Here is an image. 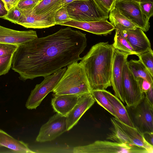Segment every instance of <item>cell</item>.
Listing matches in <instances>:
<instances>
[{
  "label": "cell",
  "instance_id": "13",
  "mask_svg": "<svg viewBox=\"0 0 153 153\" xmlns=\"http://www.w3.org/2000/svg\"><path fill=\"white\" fill-rule=\"evenodd\" d=\"M77 28L98 35L111 34L115 27L107 19L91 22H79L71 20L61 24Z\"/></svg>",
  "mask_w": 153,
  "mask_h": 153
},
{
  "label": "cell",
  "instance_id": "41",
  "mask_svg": "<svg viewBox=\"0 0 153 153\" xmlns=\"http://www.w3.org/2000/svg\"><path fill=\"white\" fill-rule=\"evenodd\" d=\"M37 0V1H38L39 2H40V1H42V0Z\"/></svg>",
  "mask_w": 153,
  "mask_h": 153
},
{
  "label": "cell",
  "instance_id": "23",
  "mask_svg": "<svg viewBox=\"0 0 153 153\" xmlns=\"http://www.w3.org/2000/svg\"><path fill=\"white\" fill-rule=\"evenodd\" d=\"M127 64L135 79H137L139 77H141L147 80L151 84L153 83V77L140 60H127Z\"/></svg>",
  "mask_w": 153,
  "mask_h": 153
},
{
  "label": "cell",
  "instance_id": "37",
  "mask_svg": "<svg viewBox=\"0 0 153 153\" xmlns=\"http://www.w3.org/2000/svg\"><path fill=\"white\" fill-rule=\"evenodd\" d=\"M5 4L2 0H0V17L3 18L7 13Z\"/></svg>",
  "mask_w": 153,
  "mask_h": 153
},
{
  "label": "cell",
  "instance_id": "4",
  "mask_svg": "<svg viewBox=\"0 0 153 153\" xmlns=\"http://www.w3.org/2000/svg\"><path fill=\"white\" fill-rule=\"evenodd\" d=\"M71 20L91 22L107 19L109 13L97 0H85L72 2L66 5Z\"/></svg>",
  "mask_w": 153,
  "mask_h": 153
},
{
  "label": "cell",
  "instance_id": "20",
  "mask_svg": "<svg viewBox=\"0 0 153 153\" xmlns=\"http://www.w3.org/2000/svg\"><path fill=\"white\" fill-rule=\"evenodd\" d=\"M5 147L16 152L34 153L28 145L22 141L16 139L0 129V147Z\"/></svg>",
  "mask_w": 153,
  "mask_h": 153
},
{
  "label": "cell",
  "instance_id": "24",
  "mask_svg": "<svg viewBox=\"0 0 153 153\" xmlns=\"http://www.w3.org/2000/svg\"><path fill=\"white\" fill-rule=\"evenodd\" d=\"M108 18L113 25L119 24L126 29H135L138 27L125 17L115 6L110 10Z\"/></svg>",
  "mask_w": 153,
  "mask_h": 153
},
{
  "label": "cell",
  "instance_id": "3",
  "mask_svg": "<svg viewBox=\"0 0 153 153\" xmlns=\"http://www.w3.org/2000/svg\"><path fill=\"white\" fill-rule=\"evenodd\" d=\"M67 68L53 90V94L81 95L91 93L89 82L81 62H74Z\"/></svg>",
  "mask_w": 153,
  "mask_h": 153
},
{
  "label": "cell",
  "instance_id": "27",
  "mask_svg": "<svg viewBox=\"0 0 153 153\" xmlns=\"http://www.w3.org/2000/svg\"><path fill=\"white\" fill-rule=\"evenodd\" d=\"M23 16V11L16 6L9 10L7 14L2 18L12 23L18 24L22 19Z\"/></svg>",
  "mask_w": 153,
  "mask_h": 153
},
{
  "label": "cell",
  "instance_id": "12",
  "mask_svg": "<svg viewBox=\"0 0 153 153\" xmlns=\"http://www.w3.org/2000/svg\"><path fill=\"white\" fill-rule=\"evenodd\" d=\"M128 54L115 49L113 59L111 82L115 96L124 103L122 82V71Z\"/></svg>",
  "mask_w": 153,
  "mask_h": 153
},
{
  "label": "cell",
  "instance_id": "25",
  "mask_svg": "<svg viewBox=\"0 0 153 153\" xmlns=\"http://www.w3.org/2000/svg\"><path fill=\"white\" fill-rule=\"evenodd\" d=\"M91 94L98 104L117 119L112 105L101 90H91Z\"/></svg>",
  "mask_w": 153,
  "mask_h": 153
},
{
  "label": "cell",
  "instance_id": "32",
  "mask_svg": "<svg viewBox=\"0 0 153 153\" xmlns=\"http://www.w3.org/2000/svg\"><path fill=\"white\" fill-rule=\"evenodd\" d=\"M39 2L36 0H20L17 6L21 10L25 11L33 8Z\"/></svg>",
  "mask_w": 153,
  "mask_h": 153
},
{
  "label": "cell",
  "instance_id": "38",
  "mask_svg": "<svg viewBox=\"0 0 153 153\" xmlns=\"http://www.w3.org/2000/svg\"><path fill=\"white\" fill-rule=\"evenodd\" d=\"M143 134L146 141L153 146V132L145 133Z\"/></svg>",
  "mask_w": 153,
  "mask_h": 153
},
{
  "label": "cell",
  "instance_id": "11",
  "mask_svg": "<svg viewBox=\"0 0 153 153\" xmlns=\"http://www.w3.org/2000/svg\"><path fill=\"white\" fill-rule=\"evenodd\" d=\"M115 6L127 18L144 32L148 31L149 20L143 13L138 2L132 0H117Z\"/></svg>",
  "mask_w": 153,
  "mask_h": 153
},
{
  "label": "cell",
  "instance_id": "2",
  "mask_svg": "<svg viewBox=\"0 0 153 153\" xmlns=\"http://www.w3.org/2000/svg\"><path fill=\"white\" fill-rule=\"evenodd\" d=\"M115 48L108 42L93 46L81 58L91 90L105 89L111 86V77Z\"/></svg>",
  "mask_w": 153,
  "mask_h": 153
},
{
  "label": "cell",
  "instance_id": "22",
  "mask_svg": "<svg viewBox=\"0 0 153 153\" xmlns=\"http://www.w3.org/2000/svg\"><path fill=\"white\" fill-rule=\"evenodd\" d=\"M114 26L115 27L116 33L112 45L114 48L127 53L129 55H137V54L134 51L128 41L124 37L119 24H115Z\"/></svg>",
  "mask_w": 153,
  "mask_h": 153
},
{
  "label": "cell",
  "instance_id": "36",
  "mask_svg": "<svg viewBox=\"0 0 153 153\" xmlns=\"http://www.w3.org/2000/svg\"><path fill=\"white\" fill-rule=\"evenodd\" d=\"M4 3L7 10H8L13 7L17 5L20 0H2Z\"/></svg>",
  "mask_w": 153,
  "mask_h": 153
},
{
  "label": "cell",
  "instance_id": "31",
  "mask_svg": "<svg viewBox=\"0 0 153 153\" xmlns=\"http://www.w3.org/2000/svg\"><path fill=\"white\" fill-rule=\"evenodd\" d=\"M18 46L16 45L0 43V56L13 54Z\"/></svg>",
  "mask_w": 153,
  "mask_h": 153
},
{
  "label": "cell",
  "instance_id": "17",
  "mask_svg": "<svg viewBox=\"0 0 153 153\" xmlns=\"http://www.w3.org/2000/svg\"><path fill=\"white\" fill-rule=\"evenodd\" d=\"M33 9L23 11V18L18 24L26 28L34 29L45 28L56 25L54 16L38 15L33 12Z\"/></svg>",
  "mask_w": 153,
  "mask_h": 153
},
{
  "label": "cell",
  "instance_id": "7",
  "mask_svg": "<svg viewBox=\"0 0 153 153\" xmlns=\"http://www.w3.org/2000/svg\"><path fill=\"white\" fill-rule=\"evenodd\" d=\"M74 153H148L145 149L136 146L106 140H97L88 145L76 146Z\"/></svg>",
  "mask_w": 153,
  "mask_h": 153
},
{
  "label": "cell",
  "instance_id": "40",
  "mask_svg": "<svg viewBox=\"0 0 153 153\" xmlns=\"http://www.w3.org/2000/svg\"><path fill=\"white\" fill-rule=\"evenodd\" d=\"M119 0V1L132 0V1H136L138 2H139L141 1V0Z\"/></svg>",
  "mask_w": 153,
  "mask_h": 153
},
{
  "label": "cell",
  "instance_id": "28",
  "mask_svg": "<svg viewBox=\"0 0 153 153\" xmlns=\"http://www.w3.org/2000/svg\"><path fill=\"white\" fill-rule=\"evenodd\" d=\"M54 20L56 25H61L71 20L67 11L66 5L62 7L56 12L54 16Z\"/></svg>",
  "mask_w": 153,
  "mask_h": 153
},
{
  "label": "cell",
  "instance_id": "16",
  "mask_svg": "<svg viewBox=\"0 0 153 153\" xmlns=\"http://www.w3.org/2000/svg\"><path fill=\"white\" fill-rule=\"evenodd\" d=\"M38 37L36 31L33 30L19 31L0 25V43L19 45Z\"/></svg>",
  "mask_w": 153,
  "mask_h": 153
},
{
  "label": "cell",
  "instance_id": "33",
  "mask_svg": "<svg viewBox=\"0 0 153 153\" xmlns=\"http://www.w3.org/2000/svg\"><path fill=\"white\" fill-rule=\"evenodd\" d=\"M108 13L115 4L117 0H97Z\"/></svg>",
  "mask_w": 153,
  "mask_h": 153
},
{
  "label": "cell",
  "instance_id": "18",
  "mask_svg": "<svg viewBox=\"0 0 153 153\" xmlns=\"http://www.w3.org/2000/svg\"><path fill=\"white\" fill-rule=\"evenodd\" d=\"M51 104L55 112L66 117L76 104L79 96L53 94Z\"/></svg>",
  "mask_w": 153,
  "mask_h": 153
},
{
  "label": "cell",
  "instance_id": "29",
  "mask_svg": "<svg viewBox=\"0 0 153 153\" xmlns=\"http://www.w3.org/2000/svg\"><path fill=\"white\" fill-rule=\"evenodd\" d=\"M13 54L0 56V76L8 73L11 67Z\"/></svg>",
  "mask_w": 153,
  "mask_h": 153
},
{
  "label": "cell",
  "instance_id": "34",
  "mask_svg": "<svg viewBox=\"0 0 153 153\" xmlns=\"http://www.w3.org/2000/svg\"><path fill=\"white\" fill-rule=\"evenodd\" d=\"M137 79L143 93L147 91L149 89L151 85L153 84V83L151 84L147 80L141 77H139Z\"/></svg>",
  "mask_w": 153,
  "mask_h": 153
},
{
  "label": "cell",
  "instance_id": "9",
  "mask_svg": "<svg viewBox=\"0 0 153 153\" xmlns=\"http://www.w3.org/2000/svg\"><path fill=\"white\" fill-rule=\"evenodd\" d=\"M66 131V117L56 113L41 126L36 141L40 143L51 141Z\"/></svg>",
  "mask_w": 153,
  "mask_h": 153
},
{
  "label": "cell",
  "instance_id": "21",
  "mask_svg": "<svg viewBox=\"0 0 153 153\" xmlns=\"http://www.w3.org/2000/svg\"><path fill=\"white\" fill-rule=\"evenodd\" d=\"M62 0H42L36 6L33 12L38 15L54 16L56 12L61 8Z\"/></svg>",
  "mask_w": 153,
  "mask_h": 153
},
{
  "label": "cell",
  "instance_id": "39",
  "mask_svg": "<svg viewBox=\"0 0 153 153\" xmlns=\"http://www.w3.org/2000/svg\"><path fill=\"white\" fill-rule=\"evenodd\" d=\"M85 0H62L61 2V8L68 4L74 1Z\"/></svg>",
  "mask_w": 153,
  "mask_h": 153
},
{
  "label": "cell",
  "instance_id": "26",
  "mask_svg": "<svg viewBox=\"0 0 153 153\" xmlns=\"http://www.w3.org/2000/svg\"><path fill=\"white\" fill-rule=\"evenodd\" d=\"M153 77V52L152 49L137 55Z\"/></svg>",
  "mask_w": 153,
  "mask_h": 153
},
{
  "label": "cell",
  "instance_id": "35",
  "mask_svg": "<svg viewBox=\"0 0 153 153\" xmlns=\"http://www.w3.org/2000/svg\"><path fill=\"white\" fill-rule=\"evenodd\" d=\"M144 93L148 101L153 106V84L151 85L149 89Z\"/></svg>",
  "mask_w": 153,
  "mask_h": 153
},
{
  "label": "cell",
  "instance_id": "5",
  "mask_svg": "<svg viewBox=\"0 0 153 153\" xmlns=\"http://www.w3.org/2000/svg\"><path fill=\"white\" fill-rule=\"evenodd\" d=\"M112 127L107 139L113 142L136 146L146 149L148 153H153V146L145 140L143 134L137 129L112 117Z\"/></svg>",
  "mask_w": 153,
  "mask_h": 153
},
{
  "label": "cell",
  "instance_id": "8",
  "mask_svg": "<svg viewBox=\"0 0 153 153\" xmlns=\"http://www.w3.org/2000/svg\"><path fill=\"white\" fill-rule=\"evenodd\" d=\"M64 67L56 72L45 76L43 81L37 84L32 90L25 104L28 109H36L45 97L56 86L66 70Z\"/></svg>",
  "mask_w": 153,
  "mask_h": 153
},
{
  "label": "cell",
  "instance_id": "30",
  "mask_svg": "<svg viewBox=\"0 0 153 153\" xmlns=\"http://www.w3.org/2000/svg\"><path fill=\"white\" fill-rule=\"evenodd\" d=\"M139 3L143 13L149 20L153 15V0H141Z\"/></svg>",
  "mask_w": 153,
  "mask_h": 153
},
{
  "label": "cell",
  "instance_id": "10",
  "mask_svg": "<svg viewBox=\"0 0 153 153\" xmlns=\"http://www.w3.org/2000/svg\"><path fill=\"white\" fill-rule=\"evenodd\" d=\"M127 60L122 71L123 88L125 102L127 105L131 106L137 103L142 99L144 93L141 89L138 81L128 68Z\"/></svg>",
  "mask_w": 153,
  "mask_h": 153
},
{
  "label": "cell",
  "instance_id": "1",
  "mask_svg": "<svg viewBox=\"0 0 153 153\" xmlns=\"http://www.w3.org/2000/svg\"><path fill=\"white\" fill-rule=\"evenodd\" d=\"M87 45L86 34L68 26L19 45L11 68L23 81L45 77L81 60Z\"/></svg>",
  "mask_w": 153,
  "mask_h": 153
},
{
  "label": "cell",
  "instance_id": "14",
  "mask_svg": "<svg viewBox=\"0 0 153 153\" xmlns=\"http://www.w3.org/2000/svg\"><path fill=\"white\" fill-rule=\"evenodd\" d=\"M119 25L124 37L137 55L152 49L149 39L141 29L137 27L135 29H126L122 25Z\"/></svg>",
  "mask_w": 153,
  "mask_h": 153
},
{
  "label": "cell",
  "instance_id": "6",
  "mask_svg": "<svg viewBox=\"0 0 153 153\" xmlns=\"http://www.w3.org/2000/svg\"><path fill=\"white\" fill-rule=\"evenodd\" d=\"M125 107L135 128L143 134L153 132V106L148 101L144 93L136 104Z\"/></svg>",
  "mask_w": 153,
  "mask_h": 153
},
{
  "label": "cell",
  "instance_id": "15",
  "mask_svg": "<svg viewBox=\"0 0 153 153\" xmlns=\"http://www.w3.org/2000/svg\"><path fill=\"white\" fill-rule=\"evenodd\" d=\"M95 101L91 93L79 96L76 104L66 116L67 131L77 124L82 116Z\"/></svg>",
  "mask_w": 153,
  "mask_h": 153
},
{
  "label": "cell",
  "instance_id": "19",
  "mask_svg": "<svg viewBox=\"0 0 153 153\" xmlns=\"http://www.w3.org/2000/svg\"><path fill=\"white\" fill-rule=\"evenodd\" d=\"M101 90L112 105L117 119L127 125L134 127L125 106L121 100L106 90Z\"/></svg>",
  "mask_w": 153,
  "mask_h": 153
}]
</instances>
